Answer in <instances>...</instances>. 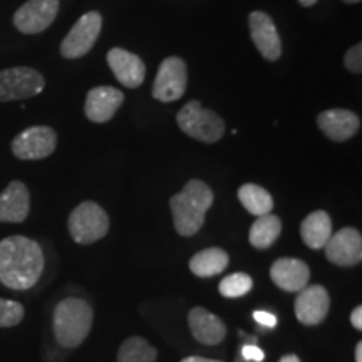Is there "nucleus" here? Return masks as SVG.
<instances>
[{"label": "nucleus", "instance_id": "obj_1", "mask_svg": "<svg viewBox=\"0 0 362 362\" xmlns=\"http://www.w3.org/2000/svg\"><path fill=\"white\" fill-rule=\"evenodd\" d=\"M45 267L42 247L33 238L13 235L0 240V282L12 291H29Z\"/></svg>", "mask_w": 362, "mask_h": 362}, {"label": "nucleus", "instance_id": "obj_2", "mask_svg": "<svg viewBox=\"0 0 362 362\" xmlns=\"http://www.w3.org/2000/svg\"><path fill=\"white\" fill-rule=\"evenodd\" d=\"M214 205V192L202 180H189L180 193L171 197L175 230L181 237H193L202 230L206 214Z\"/></svg>", "mask_w": 362, "mask_h": 362}, {"label": "nucleus", "instance_id": "obj_3", "mask_svg": "<svg viewBox=\"0 0 362 362\" xmlns=\"http://www.w3.org/2000/svg\"><path fill=\"white\" fill-rule=\"evenodd\" d=\"M94 312L84 298L66 297L54 309V337L66 349L79 347L89 336Z\"/></svg>", "mask_w": 362, "mask_h": 362}, {"label": "nucleus", "instance_id": "obj_4", "mask_svg": "<svg viewBox=\"0 0 362 362\" xmlns=\"http://www.w3.org/2000/svg\"><path fill=\"white\" fill-rule=\"evenodd\" d=\"M71 238L79 245H93L110 232V216L96 202H83L71 211L67 220Z\"/></svg>", "mask_w": 362, "mask_h": 362}, {"label": "nucleus", "instance_id": "obj_5", "mask_svg": "<svg viewBox=\"0 0 362 362\" xmlns=\"http://www.w3.org/2000/svg\"><path fill=\"white\" fill-rule=\"evenodd\" d=\"M180 129L197 141L211 144L225 133L223 119L211 110H205L200 101H189L176 115Z\"/></svg>", "mask_w": 362, "mask_h": 362}, {"label": "nucleus", "instance_id": "obj_6", "mask_svg": "<svg viewBox=\"0 0 362 362\" xmlns=\"http://www.w3.org/2000/svg\"><path fill=\"white\" fill-rule=\"evenodd\" d=\"M44 88V76L33 67L17 66L0 71V103L34 98L42 93Z\"/></svg>", "mask_w": 362, "mask_h": 362}, {"label": "nucleus", "instance_id": "obj_7", "mask_svg": "<svg viewBox=\"0 0 362 362\" xmlns=\"http://www.w3.org/2000/svg\"><path fill=\"white\" fill-rule=\"evenodd\" d=\"M57 148V133L49 126H33L13 138L12 153L17 160L37 161L51 156Z\"/></svg>", "mask_w": 362, "mask_h": 362}, {"label": "nucleus", "instance_id": "obj_8", "mask_svg": "<svg viewBox=\"0 0 362 362\" xmlns=\"http://www.w3.org/2000/svg\"><path fill=\"white\" fill-rule=\"evenodd\" d=\"M188 72L183 59L171 56L166 57L156 72L153 84V98L161 103H173L183 98L187 90Z\"/></svg>", "mask_w": 362, "mask_h": 362}, {"label": "nucleus", "instance_id": "obj_9", "mask_svg": "<svg viewBox=\"0 0 362 362\" xmlns=\"http://www.w3.org/2000/svg\"><path fill=\"white\" fill-rule=\"evenodd\" d=\"M103 17L99 12H88L72 25L61 44V54L66 59H79L88 54L101 34Z\"/></svg>", "mask_w": 362, "mask_h": 362}, {"label": "nucleus", "instance_id": "obj_10", "mask_svg": "<svg viewBox=\"0 0 362 362\" xmlns=\"http://www.w3.org/2000/svg\"><path fill=\"white\" fill-rule=\"evenodd\" d=\"M325 248V259L337 267H356L362 260V235L359 230L346 226L330 235Z\"/></svg>", "mask_w": 362, "mask_h": 362}, {"label": "nucleus", "instance_id": "obj_11", "mask_svg": "<svg viewBox=\"0 0 362 362\" xmlns=\"http://www.w3.org/2000/svg\"><path fill=\"white\" fill-rule=\"evenodd\" d=\"M59 0H27L19 11L13 13V25L22 34L44 33L56 21Z\"/></svg>", "mask_w": 362, "mask_h": 362}, {"label": "nucleus", "instance_id": "obj_12", "mask_svg": "<svg viewBox=\"0 0 362 362\" xmlns=\"http://www.w3.org/2000/svg\"><path fill=\"white\" fill-rule=\"evenodd\" d=\"M293 304L298 322L304 325H319L325 320L330 310V296L324 285H305Z\"/></svg>", "mask_w": 362, "mask_h": 362}, {"label": "nucleus", "instance_id": "obj_13", "mask_svg": "<svg viewBox=\"0 0 362 362\" xmlns=\"http://www.w3.org/2000/svg\"><path fill=\"white\" fill-rule=\"evenodd\" d=\"M248 25H250L252 40L259 49L262 57L267 61H279L282 56V42H280L277 27L269 13L255 11L248 16Z\"/></svg>", "mask_w": 362, "mask_h": 362}, {"label": "nucleus", "instance_id": "obj_14", "mask_svg": "<svg viewBox=\"0 0 362 362\" xmlns=\"http://www.w3.org/2000/svg\"><path fill=\"white\" fill-rule=\"evenodd\" d=\"M123 103L124 94L119 89L111 88V86H98L88 93L84 115L93 123H107Z\"/></svg>", "mask_w": 362, "mask_h": 362}, {"label": "nucleus", "instance_id": "obj_15", "mask_svg": "<svg viewBox=\"0 0 362 362\" xmlns=\"http://www.w3.org/2000/svg\"><path fill=\"white\" fill-rule=\"evenodd\" d=\"M270 279L280 291L288 293L300 292L305 285H309L310 269L304 260L284 257L275 260L270 269Z\"/></svg>", "mask_w": 362, "mask_h": 362}, {"label": "nucleus", "instance_id": "obj_16", "mask_svg": "<svg viewBox=\"0 0 362 362\" xmlns=\"http://www.w3.org/2000/svg\"><path fill=\"white\" fill-rule=\"evenodd\" d=\"M106 59L112 74L124 88L136 89L143 84L144 76H146V66H144L141 57L128 52L126 49L115 47L107 52Z\"/></svg>", "mask_w": 362, "mask_h": 362}, {"label": "nucleus", "instance_id": "obj_17", "mask_svg": "<svg viewBox=\"0 0 362 362\" xmlns=\"http://www.w3.org/2000/svg\"><path fill=\"white\" fill-rule=\"evenodd\" d=\"M317 126L329 139L342 143L357 134V131L361 128V119L356 112L336 107V110L320 112L317 116Z\"/></svg>", "mask_w": 362, "mask_h": 362}, {"label": "nucleus", "instance_id": "obj_18", "mask_svg": "<svg viewBox=\"0 0 362 362\" xmlns=\"http://www.w3.org/2000/svg\"><path fill=\"white\" fill-rule=\"evenodd\" d=\"M192 336L203 346H218L226 336V325L218 315L205 307H194L188 314Z\"/></svg>", "mask_w": 362, "mask_h": 362}, {"label": "nucleus", "instance_id": "obj_19", "mask_svg": "<svg viewBox=\"0 0 362 362\" xmlns=\"http://www.w3.org/2000/svg\"><path fill=\"white\" fill-rule=\"evenodd\" d=\"M30 211V193L22 181H11L0 193V221L22 223Z\"/></svg>", "mask_w": 362, "mask_h": 362}, {"label": "nucleus", "instance_id": "obj_20", "mask_svg": "<svg viewBox=\"0 0 362 362\" xmlns=\"http://www.w3.org/2000/svg\"><path fill=\"white\" fill-rule=\"evenodd\" d=\"M332 235V220L327 211L317 210L312 211L304 218L300 225L302 242L312 250H320L324 248L327 240Z\"/></svg>", "mask_w": 362, "mask_h": 362}, {"label": "nucleus", "instance_id": "obj_21", "mask_svg": "<svg viewBox=\"0 0 362 362\" xmlns=\"http://www.w3.org/2000/svg\"><path fill=\"white\" fill-rule=\"evenodd\" d=\"M230 264V255L223 248L210 247L205 250L194 253L189 260V270L193 275L202 279L215 277L223 272Z\"/></svg>", "mask_w": 362, "mask_h": 362}, {"label": "nucleus", "instance_id": "obj_22", "mask_svg": "<svg viewBox=\"0 0 362 362\" xmlns=\"http://www.w3.org/2000/svg\"><path fill=\"white\" fill-rule=\"evenodd\" d=\"M280 233H282V221H280L279 216L272 214L262 215L252 223L248 242L259 250H267L277 242Z\"/></svg>", "mask_w": 362, "mask_h": 362}, {"label": "nucleus", "instance_id": "obj_23", "mask_svg": "<svg viewBox=\"0 0 362 362\" xmlns=\"http://www.w3.org/2000/svg\"><path fill=\"white\" fill-rule=\"evenodd\" d=\"M238 200L248 214L255 216L269 215L274 210V198H272V194L265 188H262L260 185L255 183L242 185L238 188Z\"/></svg>", "mask_w": 362, "mask_h": 362}, {"label": "nucleus", "instance_id": "obj_24", "mask_svg": "<svg viewBox=\"0 0 362 362\" xmlns=\"http://www.w3.org/2000/svg\"><path fill=\"white\" fill-rule=\"evenodd\" d=\"M158 351L144 337L133 336L121 344L116 362H156Z\"/></svg>", "mask_w": 362, "mask_h": 362}, {"label": "nucleus", "instance_id": "obj_25", "mask_svg": "<svg viewBox=\"0 0 362 362\" xmlns=\"http://www.w3.org/2000/svg\"><path fill=\"white\" fill-rule=\"evenodd\" d=\"M253 280L248 274L237 272V274L228 275V277L221 279L218 285V292L226 298H238L247 296L252 291Z\"/></svg>", "mask_w": 362, "mask_h": 362}, {"label": "nucleus", "instance_id": "obj_26", "mask_svg": "<svg viewBox=\"0 0 362 362\" xmlns=\"http://www.w3.org/2000/svg\"><path fill=\"white\" fill-rule=\"evenodd\" d=\"M24 305L0 297V327H16L24 319Z\"/></svg>", "mask_w": 362, "mask_h": 362}, {"label": "nucleus", "instance_id": "obj_27", "mask_svg": "<svg viewBox=\"0 0 362 362\" xmlns=\"http://www.w3.org/2000/svg\"><path fill=\"white\" fill-rule=\"evenodd\" d=\"M346 67L354 74H361L362 72V44H356L354 47H351L349 51L346 54Z\"/></svg>", "mask_w": 362, "mask_h": 362}, {"label": "nucleus", "instance_id": "obj_28", "mask_svg": "<svg viewBox=\"0 0 362 362\" xmlns=\"http://www.w3.org/2000/svg\"><path fill=\"white\" fill-rule=\"evenodd\" d=\"M253 319H255V322H259L260 325L269 329H274L277 325V317L267 310H255L253 312Z\"/></svg>", "mask_w": 362, "mask_h": 362}, {"label": "nucleus", "instance_id": "obj_29", "mask_svg": "<svg viewBox=\"0 0 362 362\" xmlns=\"http://www.w3.org/2000/svg\"><path fill=\"white\" fill-rule=\"evenodd\" d=\"M242 356H243V359L253 361V362H262L265 359L264 351H262L260 347H257V346H243Z\"/></svg>", "mask_w": 362, "mask_h": 362}, {"label": "nucleus", "instance_id": "obj_30", "mask_svg": "<svg viewBox=\"0 0 362 362\" xmlns=\"http://www.w3.org/2000/svg\"><path fill=\"white\" fill-rule=\"evenodd\" d=\"M351 324L357 330H362V307L357 305L351 314Z\"/></svg>", "mask_w": 362, "mask_h": 362}, {"label": "nucleus", "instance_id": "obj_31", "mask_svg": "<svg viewBox=\"0 0 362 362\" xmlns=\"http://www.w3.org/2000/svg\"><path fill=\"white\" fill-rule=\"evenodd\" d=\"M181 362H221V361L208 359V357H200V356H189V357H185Z\"/></svg>", "mask_w": 362, "mask_h": 362}, {"label": "nucleus", "instance_id": "obj_32", "mask_svg": "<svg viewBox=\"0 0 362 362\" xmlns=\"http://www.w3.org/2000/svg\"><path fill=\"white\" fill-rule=\"evenodd\" d=\"M354 359H356V362H362V342H357L356 344Z\"/></svg>", "mask_w": 362, "mask_h": 362}, {"label": "nucleus", "instance_id": "obj_33", "mask_svg": "<svg viewBox=\"0 0 362 362\" xmlns=\"http://www.w3.org/2000/svg\"><path fill=\"white\" fill-rule=\"evenodd\" d=\"M279 362H302V361L298 359V356H296V354H287V356H284Z\"/></svg>", "mask_w": 362, "mask_h": 362}, {"label": "nucleus", "instance_id": "obj_34", "mask_svg": "<svg viewBox=\"0 0 362 362\" xmlns=\"http://www.w3.org/2000/svg\"><path fill=\"white\" fill-rule=\"evenodd\" d=\"M317 0H298V4H300L302 7H312Z\"/></svg>", "mask_w": 362, "mask_h": 362}, {"label": "nucleus", "instance_id": "obj_35", "mask_svg": "<svg viewBox=\"0 0 362 362\" xmlns=\"http://www.w3.org/2000/svg\"><path fill=\"white\" fill-rule=\"evenodd\" d=\"M344 2H347V4H357V2H361V0H344Z\"/></svg>", "mask_w": 362, "mask_h": 362}]
</instances>
